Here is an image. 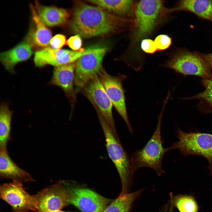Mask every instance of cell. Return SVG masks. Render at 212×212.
<instances>
[{
    "label": "cell",
    "mask_w": 212,
    "mask_h": 212,
    "mask_svg": "<svg viewBox=\"0 0 212 212\" xmlns=\"http://www.w3.org/2000/svg\"><path fill=\"white\" fill-rule=\"evenodd\" d=\"M163 66L185 75L197 76L202 79L212 76L211 69L208 64L195 52L185 48L175 49Z\"/></svg>",
    "instance_id": "8992f818"
},
{
    "label": "cell",
    "mask_w": 212,
    "mask_h": 212,
    "mask_svg": "<svg viewBox=\"0 0 212 212\" xmlns=\"http://www.w3.org/2000/svg\"><path fill=\"white\" fill-rule=\"evenodd\" d=\"M196 53L202 58L212 69V53H204L195 51Z\"/></svg>",
    "instance_id": "f1b7e54d"
},
{
    "label": "cell",
    "mask_w": 212,
    "mask_h": 212,
    "mask_svg": "<svg viewBox=\"0 0 212 212\" xmlns=\"http://www.w3.org/2000/svg\"><path fill=\"white\" fill-rule=\"evenodd\" d=\"M30 8L33 24L26 41L32 46L45 48L48 45L52 39L51 32L41 20L34 6L31 4Z\"/></svg>",
    "instance_id": "5bb4252c"
},
{
    "label": "cell",
    "mask_w": 212,
    "mask_h": 212,
    "mask_svg": "<svg viewBox=\"0 0 212 212\" xmlns=\"http://www.w3.org/2000/svg\"><path fill=\"white\" fill-rule=\"evenodd\" d=\"M0 176L2 178L21 182L35 181L28 172L13 162L7 149H0Z\"/></svg>",
    "instance_id": "2e32d148"
},
{
    "label": "cell",
    "mask_w": 212,
    "mask_h": 212,
    "mask_svg": "<svg viewBox=\"0 0 212 212\" xmlns=\"http://www.w3.org/2000/svg\"><path fill=\"white\" fill-rule=\"evenodd\" d=\"M97 114L105 136L107 153L116 168L121 182V193L129 192L134 174L130 159L122 147L119 139L114 135L102 115L99 112Z\"/></svg>",
    "instance_id": "277c9868"
},
{
    "label": "cell",
    "mask_w": 212,
    "mask_h": 212,
    "mask_svg": "<svg viewBox=\"0 0 212 212\" xmlns=\"http://www.w3.org/2000/svg\"><path fill=\"white\" fill-rule=\"evenodd\" d=\"M34 7L42 21L48 26L63 25L69 17L68 12L63 9L43 6L38 2H35Z\"/></svg>",
    "instance_id": "d6986e66"
},
{
    "label": "cell",
    "mask_w": 212,
    "mask_h": 212,
    "mask_svg": "<svg viewBox=\"0 0 212 212\" xmlns=\"http://www.w3.org/2000/svg\"><path fill=\"white\" fill-rule=\"evenodd\" d=\"M173 206L171 202L169 203L164 208L163 212H173Z\"/></svg>",
    "instance_id": "f546056e"
},
{
    "label": "cell",
    "mask_w": 212,
    "mask_h": 212,
    "mask_svg": "<svg viewBox=\"0 0 212 212\" xmlns=\"http://www.w3.org/2000/svg\"><path fill=\"white\" fill-rule=\"evenodd\" d=\"M1 198L11 206V212H37V202L34 195L28 193L22 182L13 181L1 185Z\"/></svg>",
    "instance_id": "30bf717a"
},
{
    "label": "cell",
    "mask_w": 212,
    "mask_h": 212,
    "mask_svg": "<svg viewBox=\"0 0 212 212\" xmlns=\"http://www.w3.org/2000/svg\"><path fill=\"white\" fill-rule=\"evenodd\" d=\"M98 75L113 106L124 120L130 132L132 134L133 130L127 112L125 92L122 85L125 76L121 75L117 76L111 75L103 67Z\"/></svg>",
    "instance_id": "8fae6325"
},
{
    "label": "cell",
    "mask_w": 212,
    "mask_h": 212,
    "mask_svg": "<svg viewBox=\"0 0 212 212\" xmlns=\"http://www.w3.org/2000/svg\"><path fill=\"white\" fill-rule=\"evenodd\" d=\"M75 67L74 62L55 67L49 83L60 87L72 105L76 101L77 94L74 85Z\"/></svg>",
    "instance_id": "4fadbf2b"
},
{
    "label": "cell",
    "mask_w": 212,
    "mask_h": 212,
    "mask_svg": "<svg viewBox=\"0 0 212 212\" xmlns=\"http://www.w3.org/2000/svg\"><path fill=\"white\" fill-rule=\"evenodd\" d=\"M70 212L66 211H61V210H59L54 211H47V212Z\"/></svg>",
    "instance_id": "4dcf8cb0"
},
{
    "label": "cell",
    "mask_w": 212,
    "mask_h": 212,
    "mask_svg": "<svg viewBox=\"0 0 212 212\" xmlns=\"http://www.w3.org/2000/svg\"><path fill=\"white\" fill-rule=\"evenodd\" d=\"M33 53L32 46L26 41L22 42L14 47L0 54V60L5 68L11 73L19 63L29 58Z\"/></svg>",
    "instance_id": "9a60e30c"
},
{
    "label": "cell",
    "mask_w": 212,
    "mask_h": 212,
    "mask_svg": "<svg viewBox=\"0 0 212 212\" xmlns=\"http://www.w3.org/2000/svg\"><path fill=\"white\" fill-rule=\"evenodd\" d=\"M82 40L81 36L76 34L70 37L67 41L66 44L73 51L80 50L82 45Z\"/></svg>",
    "instance_id": "83f0119b"
},
{
    "label": "cell",
    "mask_w": 212,
    "mask_h": 212,
    "mask_svg": "<svg viewBox=\"0 0 212 212\" xmlns=\"http://www.w3.org/2000/svg\"><path fill=\"white\" fill-rule=\"evenodd\" d=\"M88 1L113 14L132 17L136 2L130 0H90Z\"/></svg>",
    "instance_id": "ffe728a7"
},
{
    "label": "cell",
    "mask_w": 212,
    "mask_h": 212,
    "mask_svg": "<svg viewBox=\"0 0 212 212\" xmlns=\"http://www.w3.org/2000/svg\"><path fill=\"white\" fill-rule=\"evenodd\" d=\"M69 51L68 49H54L47 47L35 52L34 62L38 67L48 65L56 67L69 64Z\"/></svg>",
    "instance_id": "ac0fdd59"
},
{
    "label": "cell",
    "mask_w": 212,
    "mask_h": 212,
    "mask_svg": "<svg viewBox=\"0 0 212 212\" xmlns=\"http://www.w3.org/2000/svg\"><path fill=\"white\" fill-rule=\"evenodd\" d=\"M12 112L7 105L1 104L0 110V149H7L10 139L11 123Z\"/></svg>",
    "instance_id": "603a6c76"
},
{
    "label": "cell",
    "mask_w": 212,
    "mask_h": 212,
    "mask_svg": "<svg viewBox=\"0 0 212 212\" xmlns=\"http://www.w3.org/2000/svg\"><path fill=\"white\" fill-rule=\"evenodd\" d=\"M81 92L101 114L114 135L119 138L112 114L113 105L98 74L87 83Z\"/></svg>",
    "instance_id": "ba28073f"
},
{
    "label": "cell",
    "mask_w": 212,
    "mask_h": 212,
    "mask_svg": "<svg viewBox=\"0 0 212 212\" xmlns=\"http://www.w3.org/2000/svg\"><path fill=\"white\" fill-rule=\"evenodd\" d=\"M107 47L103 46L80 57L75 63L74 85L76 94L81 92L87 83L98 74L102 68L104 57Z\"/></svg>",
    "instance_id": "9c48e42d"
},
{
    "label": "cell",
    "mask_w": 212,
    "mask_h": 212,
    "mask_svg": "<svg viewBox=\"0 0 212 212\" xmlns=\"http://www.w3.org/2000/svg\"><path fill=\"white\" fill-rule=\"evenodd\" d=\"M142 191V190H140L132 193H121L102 212H129L134 202Z\"/></svg>",
    "instance_id": "44dd1931"
},
{
    "label": "cell",
    "mask_w": 212,
    "mask_h": 212,
    "mask_svg": "<svg viewBox=\"0 0 212 212\" xmlns=\"http://www.w3.org/2000/svg\"><path fill=\"white\" fill-rule=\"evenodd\" d=\"M154 41L158 51H163L168 49L171 45L172 38L168 35L162 34L157 36Z\"/></svg>",
    "instance_id": "d4e9b609"
},
{
    "label": "cell",
    "mask_w": 212,
    "mask_h": 212,
    "mask_svg": "<svg viewBox=\"0 0 212 212\" xmlns=\"http://www.w3.org/2000/svg\"><path fill=\"white\" fill-rule=\"evenodd\" d=\"M131 23V19L116 16L99 6L79 1L75 5L70 26L76 34L88 38L130 28Z\"/></svg>",
    "instance_id": "6da1fadb"
},
{
    "label": "cell",
    "mask_w": 212,
    "mask_h": 212,
    "mask_svg": "<svg viewBox=\"0 0 212 212\" xmlns=\"http://www.w3.org/2000/svg\"><path fill=\"white\" fill-rule=\"evenodd\" d=\"M178 140L169 148L168 151L177 149L184 156L196 155L208 161V168L212 174V135L199 132H186L178 127Z\"/></svg>",
    "instance_id": "5b68a950"
},
{
    "label": "cell",
    "mask_w": 212,
    "mask_h": 212,
    "mask_svg": "<svg viewBox=\"0 0 212 212\" xmlns=\"http://www.w3.org/2000/svg\"><path fill=\"white\" fill-rule=\"evenodd\" d=\"M180 11L190 12L200 19L212 22V0H180L174 7L168 9V13Z\"/></svg>",
    "instance_id": "e0dca14e"
},
{
    "label": "cell",
    "mask_w": 212,
    "mask_h": 212,
    "mask_svg": "<svg viewBox=\"0 0 212 212\" xmlns=\"http://www.w3.org/2000/svg\"><path fill=\"white\" fill-rule=\"evenodd\" d=\"M171 201L173 207L179 212H198V207L194 198L191 195H171Z\"/></svg>",
    "instance_id": "cb8c5ba5"
},
{
    "label": "cell",
    "mask_w": 212,
    "mask_h": 212,
    "mask_svg": "<svg viewBox=\"0 0 212 212\" xmlns=\"http://www.w3.org/2000/svg\"><path fill=\"white\" fill-rule=\"evenodd\" d=\"M34 196L37 202V212L61 210L68 204L67 191L63 181L40 191Z\"/></svg>",
    "instance_id": "7c38bea8"
},
{
    "label": "cell",
    "mask_w": 212,
    "mask_h": 212,
    "mask_svg": "<svg viewBox=\"0 0 212 212\" xmlns=\"http://www.w3.org/2000/svg\"><path fill=\"white\" fill-rule=\"evenodd\" d=\"M168 14L163 1L145 0L136 2L131 19L132 46L137 45L150 35Z\"/></svg>",
    "instance_id": "7a4b0ae2"
},
{
    "label": "cell",
    "mask_w": 212,
    "mask_h": 212,
    "mask_svg": "<svg viewBox=\"0 0 212 212\" xmlns=\"http://www.w3.org/2000/svg\"><path fill=\"white\" fill-rule=\"evenodd\" d=\"M141 49L145 53L152 54L158 51L154 41L149 39H145L140 43Z\"/></svg>",
    "instance_id": "484cf974"
},
{
    "label": "cell",
    "mask_w": 212,
    "mask_h": 212,
    "mask_svg": "<svg viewBox=\"0 0 212 212\" xmlns=\"http://www.w3.org/2000/svg\"><path fill=\"white\" fill-rule=\"evenodd\" d=\"M163 104L162 110L158 116V121L155 129L149 140L142 149L135 151L130 158L132 172L139 168L148 167L152 169L160 176L165 173L162 166L163 157L168 151V148L163 146L161 134L162 117L165 106Z\"/></svg>",
    "instance_id": "3957f363"
},
{
    "label": "cell",
    "mask_w": 212,
    "mask_h": 212,
    "mask_svg": "<svg viewBox=\"0 0 212 212\" xmlns=\"http://www.w3.org/2000/svg\"><path fill=\"white\" fill-rule=\"evenodd\" d=\"M65 36L62 34L55 35L51 39L49 42L52 48L54 49H59L66 44Z\"/></svg>",
    "instance_id": "4316f807"
},
{
    "label": "cell",
    "mask_w": 212,
    "mask_h": 212,
    "mask_svg": "<svg viewBox=\"0 0 212 212\" xmlns=\"http://www.w3.org/2000/svg\"><path fill=\"white\" fill-rule=\"evenodd\" d=\"M63 181L67 191L68 204L74 206L82 212H102L112 201L89 188Z\"/></svg>",
    "instance_id": "52a82bcc"
},
{
    "label": "cell",
    "mask_w": 212,
    "mask_h": 212,
    "mask_svg": "<svg viewBox=\"0 0 212 212\" xmlns=\"http://www.w3.org/2000/svg\"><path fill=\"white\" fill-rule=\"evenodd\" d=\"M201 82L204 87L202 92L193 96L184 98L183 99L198 100V109L203 113L212 114V76L202 79Z\"/></svg>",
    "instance_id": "7402d4cb"
}]
</instances>
